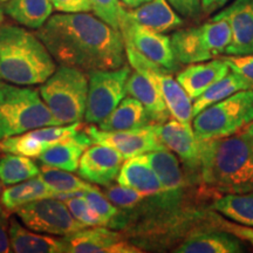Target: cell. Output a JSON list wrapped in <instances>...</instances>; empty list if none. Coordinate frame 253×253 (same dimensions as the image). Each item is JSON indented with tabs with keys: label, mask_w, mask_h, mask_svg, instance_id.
<instances>
[{
	"label": "cell",
	"mask_w": 253,
	"mask_h": 253,
	"mask_svg": "<svg viewBox=\"0 0 253 253\" xmlns=\"http://www.w3.org/2000/svg\"><path fill=\"white\" fill-rule=\"evenodd\" d=\"M37 36L58 65L88 74L120 68L126 59L121 31L88 12L50 15Z\"/></svg>",
	"instance_id": "cell-1"
},
{
	"label": "cell",
	"mask_w": 253,
	"mask_h": 253,
	"mask_svg": "<svg viewBox=\"0 0 253 253\" xmlns=\"http://www.w3.org/2000/svg\"><path fill=\"white\" fill-rule=\"evenodd\" d=\"M199 176L225 194L253 191V144L242 132L199 141Z\"/></svg>",
	"instance_id": "cell-2"
},
{
	"label": "cell",
	"mask_w": 253,
	"mask_h": 253,
	"mask_svg": "<svg viewBox=\"0 0 253 253\" xmlns=\"http://www.w3.org/2000/svg\"><path fill=\"white\" fill-rule=\"evenodd\" d=\"M56 69L45 43L37 34L11 24H0V78L18 86L45 82Z\"/></svg>",
	"instance_id": "cell-3"
},
{
	"label": "cell",
	"mask_w": 253,
	"mask_h": 253,
	"mask_svg": "<svg viewBox=\"0 0 253 253\" xmlns=\"http://www.w3.org/2000/svg\"><path fill=\"white\" fill-rule=\"evenodd\" d=\"M49 126L62 123L50 113L39 91L0 82V141Z\"/></svg>",
	"instance_id": "cell-4"
},
{
	"label": "cell",
	"mask_w": 253,
	"mask_h": 253,
	"mask_svg": "<svg viewBox=\"0 0 253 253\" xmlns=\"http://www.w3.org/2000/svg\"><path fill=\"white\" fill-rule=\"evenodd\" d=\"M39 93L50 113L62 125L81 122L84 119L88 96L87 73L59 65L41 84Z\"/></svg>",
	"instance_id": "cell-5"
},
{
	"label": "cell",
	"mask_w": 253,
	"mask_h": 253,
	"mask_svg": "<svg viewBox=\"0 0 253 253\" xmlns=\"http://www.w3.org/2000/svg\"><path fill=\"white\" fill-rule=\"evenodd\" d=\"M252 121L253 89H245L198 113L192 128L197 140L203 141L235 135Z\"/></svg>",
	"instance_id": "cell-6"
},
{
	"label": "cell",
	"mask_w": 253,
	"mask_h": 253,
	"mask_svg": "<svg viewBox=\"0 0 253 253\" xmlns=\"http://www.w3.org/2000/svg\"><path fill=\"white\" fill-rule=\"evenodd\" d=\"M170 40L177 61L185 65L203 62L225 53L231 28L225 19H211L201 26L176 31Z\"/></svg>",
	"instance_id": "cell-7"
},
{
	"label": "cell",
	"mask_w": 253,
	"mask_h": 253,
	"mask_svg": "<svg viewBox=\"0 0 253 253\" xmlns=\"http://www.w3.org/2000/svg\"><path fill=\"white\" fill-rule=\"evenodd\" d=\"M130 73V67L126 65L89 73L84 121L99 125L119 106L126 96V81Z\"/></svg>",
	"instance_id": "cell-8"
},
{
	"label": "cell",
	"mask_w": 253,
	"mask_h": 253,
	"mask_svg": "<svg viewBox=\"0 0 253 253\" xmlns=\"http://www.w3.org/2000/svg\"><path fill=\"white\" fill-rule=\"evenodd\" d=\"M125 49L126 56L131 67L153 81L160 89L171 118L186 125H191L194 119L192 100L177 79H173L171 73H168L164 68L150 61L130 45L125 43Z\"/></svg>",
	"instance_id": "cell-9"
},
{
	"label": "cell",
	"mask_w": 253,
	"mask_h": 253,
	"mask_svg": "<svg viewBox=\"0 0 253 253\" xmlns=\"http://www.w3.org/2000/svg\"><path fill=\"white\" fill-rule=\"evenodd\" d=\"M14 213L25 226L40 233L63 237L86 227L73 217L66 203L56 197L30 202L18 208Z\"/></svg>",
	"instance_id": "cell-10"
},
{
	"label": "cell",
	"mask_w": 253,
	"mask_h": 253,
	"mask_svg": "<svg viewBox=\"0 0 253 253\" xmlns=\"http://www.w3.org/2000/svg\"><path fill=\"white\" fill-rule=\"evenodd\" d=\"M120 31L125 43L134 47L142 55L166 69L168 73H173L179 68L170 37L136 23L126 9L120 21Z\"/></svg>",
	"instance_id": "cell-11"
},
{
	"label": "cell",
	"mask_w": 253,
	"mask_h": 253,
	"mask_svg": "<svg viewBox=\"0 0 253 253\" xmlns=\"http://www.w3.org/2000/svg\"><path fill=\"white\" fill-rule=\"evenodd\" d=\"M93 144H104L113 148L128 160L130 157L138 156L149 153V151L166 149L157 137L153 125L132 130H116L107 131L95 126H84Z\"/></svg>",
	"instance_id": "cell-12"
},
{
	"label": "cell",
	"mask_w": 253,
	"mask_h": 253,
	"mask_svg": "<svg viewBox=\"0 0 253 253\" xmlns=\"http://www.w3.org/2000/svg\"><path fill=\"white\" fill-rule=\"evenodd\" d=\"M67 253H138L142 249L132 244L119 231L107 226L84 227L78 232L63 236Z\"/></svg>",
	"instance_id": "cell-13"
},
{
	"label": "cell",
	"mask_w": 253,
	"mask_h": 253,
	"mask_svg": "<svg viewBox=\"0 0 253 253\" xmlns=\"http://www.w3.org/2000/svg\"><path fill=\"white\" fill-rule=\"evenodd\" d=\"M125 157L104 144H91L82 154L78 173L84 181L108 186L118 178Z\"/></svg>",
	"instance_id": "cell-14"
},
{
	"label": "cell",
	"mask_w": 253,
	"mask_h": 253,
	"mask_svg": "<svg viewBox=\"0 0 253 253\" xmlns=\"http://www.w3.org/2000/svg\"><path fill=\"white\" fill-rule=\"evenodd\" d=\"M154 129L166 149L172 151L192 173L199 170V141L191 125L171 120L154 123Z\"/></svg>",
	"instance_id": "cell-15"
},
{
	"label": "cell",
	"mask_w": 253,
	"mask_h": 253,
	"mask_svg": "<svg viewBox=\"0 0 253 253\" xmlns=\"http://www.w3.org/2000/svg\"><path fill=\"white\" fill-rule=\"evenodd\" d=\"M212 19H225L231 28L227 55L253 54V0H235Z\"/></svg>",
	"instance_id": "cell-16"
},
{
	"label": "cell",
	"mask_w": 253,
	"mask_h": 253,
	"mask_svg": "<svg viewBox=\"0 0 253 253\" xmlns=\"http://www.w3.org/2000/svg\"><path fill=\"white\" fill-rule=\"evenodd\" d=\"M229 72V65L221 58L209 62L190 63V66L178 73L177 81L184 88L190 99L196 100Z\"/></svg>",
	"instance_id": "cell-17"
},
{
	"label": "cell",
	"mask_w": 253,
	"mask_h": 253,
	"mask_svg": "<svg viewBox=\"0 0 253 253\" xmlns=\"http://www.w3.org/2000/svg\"><path fill=\"white\" fill-rule=\"evenodd\" d=\"M91 144L93 142L88 137L84 130V126H82L77 135L65 141L49 145L38 158L41 163L46 164V166L74 172L78 170L82 154Z\"/></svg>",
	"instance_id": "cell-18"
},
{
	"label": "cell",
	"mask_w": 253,
	"mask_h": 253,
	"mask_svg": "<svg viewBox=\"0 0 253 253\" xmlns=\"http://www.w3.org/2000/svg\"><path fill=\"white\" fill-rule=\"evenodd\" d=\"M9 242L12 251L17 253H67V244L63 237L39 235L32 232L19 223L17 218H11Z\"/></svg>",
	"instance_id": "cell-19"
},
{
	"label": "cell",
	"mask_w": 253,
	"mask_h": 253,
	"mask_svg": "<svg viewBox=\"0 0 253 253\" xmlns=\"http://www.w3.org/2000/svg\"><path fill=\"white\" fill-rule=\"evenodd\" d=\"M116 181L119 184L137 190L147 196H155L164 192L162 183L143 155L126 160Z\"/></svg>",
	"instance_id": "cell-20"
},
{
	"label": "cell",
	"mask_w": 253,
	"mask_h": 253,
	"mask_svg": "<svg viewBox=\"0 0 253 253\" xmlns=\"http://www.w3.org/2000/svg\"><path fill=\"white\" fill-rule=\"evenodd\" d=\"M126 94L143 104L154 123H164L171 118L162 94L153 81L138 72H132L126 81Z\"/></svg>",
	"instance_id": "cell-21"
},
{
	"label": "cell",
	"mask_w": 253,
	"mask_h": 253,
	"mask_svg": "<svg viewBox=\"0 0 253 253\" xmlns=\"http://www.w3.org/2000/svg\"><path fill=\"white\" fill-rule=\"evenodd\" d=\"M177 253H240L245 252V246L239 238L224 231L197 232L188 237L178 248L172 250Z\"/></svg>",
	"instance_id": "cell-22"
},
{
	"label": "cell",
	"mask_w": 253,
	"mask_h": 253,
	"mask_svg": "<svg viewBox=\"0 0 253 253\" xmlns=\"http://www.w3.org/2000/svg\"><path fill=\"white\" fill-rule=\"evenodd\" d=\"M143 156L147 158L160 178L164 192L171 195L172 197L183 199L186 181L181 163L172 151L168 149L154 150L143 154Z\"/></svg>",
	"instance_id": "cell-23"
},
{
	"label": "cell",
	"mask_w": 253,
	"mask_h": 253,
	"mask_svg": "<svg viewBox=\"0 0 253 253\" xmlns=\"http://www.w3.org/2000/svg\"><path fill=\"white\" fill-rule=\"evenodd\" d=\"M128 14L136 23L161 33L176 30L184 24L168 0H150L132 8V11H128Z\"/></svg>",
	"instance_id": "cell-24"
},
{
	"label": "cell",
	"mask_w": 253,
	"mask_h": 253,
	"mask_svg": "<svg viewBox=\"0 0 253 253\" xmlns=\"http://www.w3.org/2000/svg\"><path fill=\"white\" fill-rule=\"evenodd\" d=\"M147 110L135 97L126 96L112 113L99 123V128L107 131L132 130L153 125Z\"/></svg>",
	"instance_id": "cell-25"
},
{
	"label": "cell",
	"mask_w": 253,
	"mask_h": 253,
	"mask_svg": "<svg viewBox=\"0 0 253 253\" xmlns=\"http://www.w3.org/2000/svg\"><path fill=\"white\" fill-rule=\"evenodd\" d=\"M50 0H6L2 11L21 26L39 30L53 13Z\"/></svg>",
	"instance_id": "cell-26"
},
{
	"label": "cell",
	"mask_w": 253,
	"mask_h": 253,
	"mask_svg": "<svg viewBox=\"0 0 253 253\" xmlns=\"http://www.w3.org/2000/svg\"><path fill=\"white\" fill-rule=\"evenodd\" d=\"M50 197H55L54 191L38 175L27 181L8 185L0 195V204L9 212H14L30 202Z\"/></svg>",
	"instance_id": "cell-27"
},
{
	"label": "cell",
	"mask_w": 253,
	"mask_h": 253,
	"mask_svg": "<svg viewBox=\"0 0 253 253\" xmlns=\"http://www.w3.org/2000/svg\"><path fill=\"white\" fill-rule=\"evenodd\" d=\"M253 89V82L240 75L239 73L233 72L227 73L224 78L214 82L212 86H210L203 94L199 95L197 99L194 100L192 104V116L197 115L202 110L208 107L212 106L213 103L219 102V101L226 99L237 91ZM194 120V119H192Z\"/></svg>",
	"instance_id": "cell-28"
},
{
	"label": "cell",
	"mask_w": 253,
	"mask_h": 253,
	"mask_svg": "<svg viewBox=\"0 0 253 253\" xmlns=\"http://www.w3.org/2000/svg\"><path fill=\"white\" fill-rule=\"evenodd\" d=\"M211 208L235 223L253 227V191L226 194L214 199Z\"/></svg>",
	"instance_id": "cell-29"
},
{
	"label": "cell",
	"mask_w": 253,
	"mask_h": 253,
	"mask_svg": "<svg viewBox=\"0 0 253 253\" xmlns=\"http://www.w3.org/2000/svg\"><path fill=\"white\" fill-rule=\"evenodd\" d=\"M39 176L54 191L56 198L65 199L72 196L80 195L82 191L94 186L89 184V182L81 179L80 177L69 173L67 170L49 167L46 164L40 168Z\"/></svg>",
	"instance_id": "cell-30"
},
{
	"label": "cell",
	"mask_w": 253,
	"mask_h": 253,
	"mask_svg": "<svg viewBox=\"0 0 253 253\" xmlns=\"http://www.w3.org/2000/svg\"><path fill=\"white\" fill-rule=\"evenodd\" d=\"M40 173V168L31 157L7 154L0 157V182L5 185H13L27 181Z\"/></svg>",
	"instance_id": "cell-31"
},
{
	"label": "cell",
	"mask_w": 253,
	"mask_h": 253,
	"mask_svg": "<svg viewBox=\"0 0 253 253\" xmlns=\"http://www.w3.org/2000/svg\"><path fill=\"white\" fill-rule=\"evenodd\" d=\"M46 145L31 135L30 131L24 134L11 136L0 141V149L6 154L21 155L26 157H39L46 149Z\"/></svg>",
	"instance_id": "cell-32"
},
{
	"label": "cell",
	"mask_w": 253,
	"mask_h": 253,
	"mask_svg": "<svg viewBox=\"0 0 253 253\" xmlns=\"http://www.w3.org/2000/svg\"><path fill=\"white\" fill-rule=\"evenodd\" d=\"M102 192L115 207L121 209L125 212H130L134 209L140 207L144 202V199L148 197L147 195L142 194L137 190L121 184H110L106 186V189Z\"/></svg>",
	"instance_id": "cell-33"
},
{
	"label": "cell",
	"mask_w": 253,
	"mask_h": 253,
	"mask_svg": "<svg viewBox=\"0 0 253 253\" xmlns=\"http://www.w3.org/2000/svg\"><path fill=\"white\" fill-rule=\"evenodd\" d=\"M63 202L68 207L73 217L84 226H106L103 218L90 207L82 196H72V197L63 199Z\"/></svg>",
	"instance_id": "cell-34"
},
{
	"label": "cell",
	"mask_w": 253,
	"mask_h": 253,
	"mask_svg": "<svg viewBox=\"0 0 253 253\" xmlns=\"http://www.w3.org/2000/svg\"><path fill=\"white\" fill-rule=\"evenodd\" d=\"M82 122L72 123V125H62V126H42V128L33 129L30 130L31 135L42 142L47 148L49 145L58 143V142L65 141L67 138L73 137L78 134V131L82 128Z\"/></svg>",
	"instance_id": "cell-35"
},
{
	"label": "cell",
	"mask_w": 253,
	"mask_h": 253,
	"mask_svg": "<svg viewBox=\"0 0 253 253\" xmlns=\"http://www.w3.org/2000/svg\"><path fill=\"white\" fill-rule=\"evenodd\" d=\"M91 11L97 18L103 20L116 30H120V21L125 8L120 0H89Z\"/></svg>",
	"instance_id": "cell-36"
},
{
	"label": "cell",
	"mask_w": 253,
	"mask_h": 253,
	"mask_svg": "<svg viewBox=\"0 0 253 253\" xmlns=\"http://www.w3.org/2000/svg\"><path fill=\"white\" fill-rule=\"evenodd\" d=\"M225 61L231 71L239 73L240 75L253 82V54L249 55H229L221 58Z\"/></svg>",
	"instance_id": "cell-37"
},
{
	"label": "cell",
	"mask_w": 253,
	"mask_h": 253,
	"mask_svg": "<svg viewBox=\"0 0 253 253\" xmlns=\"http://www.w3.org/2000/svg\"><path fill=\"white\" fill-rule=\"evenodd\" d=\"M172 8L182 17L189 19H196L202 11V0H168Z\"/></svg>",
	"instance_id": "cell-38"
},
{
	"label": "cell",
	"mask_w": 253,
	"mask_h": 253,
	"mask_svg": "<svg viewBox=\"0 0 253 253\" xmlns=\"http://www.w3.org/2000/svg\"><path fill=\"white\" fill-rule=\"evenodd\" d=\"M53 7L61 13H78V12H90L89 0H50Z\"/></svg>",
	"instance_id": "cell-39"
},
{
	"label": "cell",
	"mask_w": 253,
	"mask_h": 253,
	"mask_svg": "<svg viewBox=\"0 0 253 253\" xmlns=\"http://www.w3.org/2000/svg\"><path fill=\"white\" fill-rule=\"evenodd\" d=\"M9 211L0 204V253L12 252L11 242H9Z\"/></svg>",
	"instance_id": "cell-40"
},
{
	"label": "cell",
	"mask_w": 253,
	"mask_h": 253,
	"mask_svg": "<svg viewBox=\"0 0 253 253\" xmlns=\"http://www.w3.org/2000/svg\"><path fill=\"white\" fill-rule=\"evenodd\" d=\"M230 0H202V11L205 14H211L224 7Z\"/></svg>",
	"instance_id": "cell-41"
},
{
	"label": "cell",
	"mask_w": 253,
	"mask_h": 253,
	"mask_svg": "<svg viewBox=\"0 0 253 253\" xmlns=\"http://www.w3.org/2000/svg\"><path fill=\"white\" fill-rule=\"evenodd\" d=\"M150 1V0H122V2L129 8H136L138 6L145 4V2Z\"/></svg>",
	"instance_id": "cell-42"
},
{
	"label": "cell",
	"mask_w": 253,
	"mask_h": 253,
	"mask_svg": "<svg viewBox=\"0 0 253 253\" xmlns=\"http://www.w3.org/2000/svg\"><path fill=\"white\" fill-rule=\"evenodd\" d=\"M239 132H242V134L244 135L245 137L248 138V140L253 144V121L250 123V125L246 126L245 128L243 129L242 131H239Z\"/></svg>",
	"instance_id": "cell-43"
},
{
	"label": "cell",
	"mask_w": 253,
	"mask_h": 253,
	"mask_svg": "<svg viewBox=\"0 0 253 253\" xmlns=\"http://www.w3.org/2000/svg\"><path fill=\"white\" fill-rule=\"evenodd\" d=\"M4 11H2V7H0V24L4 23Z\"/></svg>",
	"instance_id": "cell-44"
},
{
	"label": "cell",
	"mask_w": 253,
	"mask_h": 253,
	"mask_svg": "<svg viewBox=\"0 0 253 253\" xmlns=\"http://www.w3.org/2000/svg\"><path fill=\"white\" fill-rule=\"evenodd\" d=\"M0 195H1V183H0Z\"/></svg>",
	"instance_id": "cell-45"
},
{
	"label": "cell",
	"mask_w": 253,
	"mask_h": 253,
	"mask_svg": "<svg viewBox=\"0 0 253 253\" xmlns=\"http://www.w3.org/2000/svg\"><path fill=\"white\" fill-rule=\"evenodd\" d=\"M6 1V0H0V2H5Z\"/></svg>",
	"instance_id": "cell-46"
},
{
	"label": "cell",
	"mask_w": 253,
	"mask_h": 253,
	"mask_svg": "<svg viewBox=\"0 0 253 253\" xmlns=\"http://www.w3.org/2000/svg\"><path fill=\"white\" fill-rule=\"evenodd\" d=\"M0 82H1V78H0Z\"/></svg>",
	"instance_id": "cell-47"
},
{
	"label": "cell",
	"mask_w": 253,
	"mask_h": 253,
	"mask_svg": "<svg viewBox=\"0 0 253 253\" xmlns=\"http://www.w3.org/2000/svg\"><path fill=\"white\" fill-rule=\"evenodd\" d=\"M0 151H1V149H0Z\"/></svg>",
	"instance_id": "cell-48"
}]
</instances>
